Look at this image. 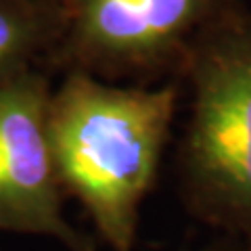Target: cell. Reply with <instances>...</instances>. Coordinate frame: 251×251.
<instances>
[{"instance_id": "obj_1", "label": "cell", "mask_w": 251, "mask_h": 251, "mask_svg": "<svg viewBox=\"0 0 251 251\" xmlns=\"http://www.w3.org/2000/svg\"><path fill=\"white\" fill-rule=\"evenodd\" d=\"M178 105V84L120 86L65 72L52 88L49 130L63 193L77 199L111 251H134Z\"/></svg>"}, {"instance_id": "obj_2", "label": "cell", "mask_w": 251, "mask_h": 251, "mask_svg": "<svg viewBox=\"0 0 251 251\" xmlns=\"http://www.w3.org/2000/svg\"><path fill=\"white\" fill-rule=\"evenodd\" d=\"M191 117L180 170L199 205L251 232V11L226 13L195 38L180 74Z\"/></svg>"}, {"instance_id": "obj_3", "label": "cell", "mask_w": 251, "mask_h": 251, "mask_svg": "<svg viewBox=\"0 0 251 251\" xmlns=\"http://www.w3.org/2000/svg\"><path fill=\"white\" fill-rule=\"evenodd\" d=\"M243 0H63L49 65L103 80L180 74L203 29Z\"/></svg>"}, {"instance_id": "obj_4", "label": "cell", "mask_w": 251, "mask_h": 251, "mask_svg": "<svg viewBox=\"0 0 251 251\" xmlns=\"http://www.w3.org/2000/svg\"><path fill=\"white\" fill-rule=\"evenodd\" d=\"M52 84L42 67L0 82V230L44 234L69 251H92L63 216L49 103Z\"/></svg>"}, {"instance_id": "obj_5", "label": "cell", "mask_w": 251, "mask_h": 251, "mask_svg": "<svg viewBox=\"0 0 251 251\" xmlns=\"http://www.w3.org/2000/svg\"><path fill=\"white\" fill-rule=\"evenodd\" d=\"M61 9L42 0H0V82L49 65Z\"/></svg>"}, {"instance_id": "obj_6", "label": "cell", "mask_w": 251, "mask_h": 251, "mask_svg": "<svg viewBox=\"0 0 251 251\" xmlns=\"http://www.w3.org/2000/svg\"><path fill=\"white\" fill-rule=\"evenodd\" d=\"M42 2H46V4H52V6H59V9H61L63 0H42Z\"/></svg>"}]
</instances>
